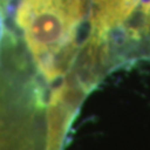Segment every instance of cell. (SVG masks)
Segmentation results:
<instances>
[{
  "label": "cell",
  "instance_id": "obj_1",
  "mask_svg": "<svg viewBox=\"0 0 150 150\" xmlns=\"http://www.w3.org/2000/svg\"><path fill=\"white\" fill-rule=\"evenodd\" d=\"M90 0H14L5 25L24 46L49 89L76 80ZM0 25V26H1Z\"/></svg>",
  "mask_w": 150,
  "mask_h": 150
},
{
  "label": "cell",
  "instance_id": "obj_2",
  "mask_svg": "<svg viewBox=\"0 0 150 150\" xmlns=\"http://www.w3.org/2000/svg\"><path fill=\"white\" fill-rule=\"evenodd\" d=\"M13 1L14 0H0V25L5 23Z\"/></svg>",
  "mask_w": 150,
  "mask_h": 150
}]
</instances>
